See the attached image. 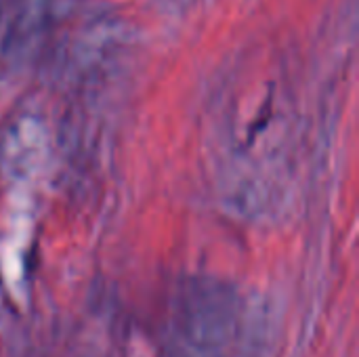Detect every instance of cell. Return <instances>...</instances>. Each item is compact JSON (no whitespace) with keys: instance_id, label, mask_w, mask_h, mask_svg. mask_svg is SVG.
<instances>
[{"instance_id":"1","label":"cell","mask_w":359,"mask_h":357,"mask_svg":"<svg viewBox=\"0 0 359 357\" xmlns=\"http://www.w3.org/2000/svg\"><path fill=\"white\" fill-rule=\"evenodd\" d=\"M238 318V305L227 288L189 282L172 307L170 357H223Z\"/></svg>"}]
</instances>
